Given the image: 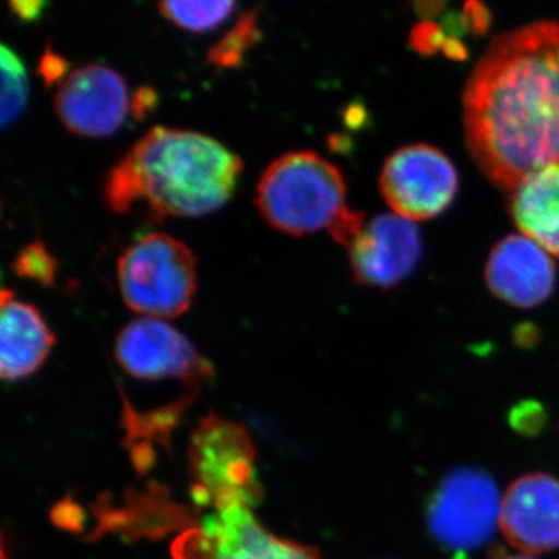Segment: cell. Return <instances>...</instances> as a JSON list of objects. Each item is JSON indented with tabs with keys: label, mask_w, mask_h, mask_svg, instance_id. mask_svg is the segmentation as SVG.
<instances>
[{
	"label": "cell",
	"mask_w": 559,
	"mask_h": 559,
	"mask_svg": "<svg viewBox=\"0 0 559 559\" xmlns=\"http://www.w3.org/2000/svg\"><path fill=\"white\" fill-rule=\"evenodd\" d=\"M463 121L471 156L500 189L559 164V22L489 44L466 84Z\"/></svg>",
	"instance_id": "cell-1"
},
{
	"label": "cell",
	"mask_w": 559,
	"mask_h": 559,
	"mask_svg": "<svg viewBox=\"0 0 559 559\" xmlns=\"http://www.w3.org/2000/svg\"><path fill=\"white\" fill-rule=\"evenodd\" d=\"M241 170L240 157L218 140L156 127L110 170L103 198L114 213H128L135 202H145L156 218H191L223 207Z\"/></svg>",
	"instance_id": "cell-2"
},
{
	"label": "cell",
	"mask_w": 559,
	"mask_h": 559,
	"mask_svg": "<svg viewBox=\"0 0 559 559\" xmlns=\"http://www.w3.org/2000/svg\"><path fill=\"white\" fill-rule=\"evenodd\" d=\"M344 176L312 151H293L272 162L257 186L255 204L270 226L304 237L330 227L345 205Z\"/></svg>",
	"instance_id": "cell-3"
},
{
	"label": "cell",
	"mask_w": 559,
	"mask_h": 559,
	"mask_svg": "<svg viewBox=\"0 0 559 559\" xmlns=\"http://www.w3.org/2000/svg\"><path fill=\"white\" fill-rule=\"evenodd\" d=\"M117 277L132 311L154 319L176 318L193 301L197 257L170 235L150 234L123 250Z\"/></svg>",
	"instance_id": "cell-4"
},
{
	"label": "cell",
	"mask_w": 559,
	"mask_h": 559,
	"mask_svg": "<svg viewBox=\"0 0 559 559\" xmlns=\"http://www.w3.org/2000/svg\"><path fill=\"white\" fill-rule=\"evenodd\" d=\"M500 502L496 481L484 471H451L430 499L428 527L437 543L454 554L479 549L499 525Z\"/></svg>",
	"instance_id": "cell-5"
},
{
	"label": "cell",
	"mask_w": 559,
	"mask_h": 559,
	"mask_svg": "<svg viewBox=\"0 0 559 559\" xmlns=\"http://www.w3.org/2000/svg\"><path fill=\"white\" fill-rule=\"evenodd\" d=\"M182 540L179 559H320L318 550L272 535L241 500L213 506Z\"/></svg>",
	"instance_id": "cell-6"
},
{
	"label": "cell",
	"mask_w": 559,
	"mask_h": 559,
	"mask_svg": "<svg viewBox=\"0 0 559 559\" xmlns=\"http://www.w3.org/2000/svg\"><path fill=\"white\" fill-rule=\"evenodd\" d=\"M380 189L396 215L411 221L430 219L454 201L459 189L457 170L433 146H406L385 162Z\"/></svg>",
	"instance_id": "cell-7"
},
{
	"label": "cell",
	"mask_w": 559,
	"mask_h": 559,
	"mask_svg": "<svg viewBox=\"0 0 559 559\" xmlns=\"http://www.w3.org/2000/svg\"><path fill=\"white\" fill-rule=\"evenodd\" d=\"M116 358L138 380L201 381L212 367L182 333L159 319L132 320L120 331Z\"/></svg>",
	"instance_id": "cell-8"
},
{
	"label": "cell",
	"mask_w": 559,
	"mask_h": 559,
	"mask_svg": "<svg viewBox=\"0 0 559 559\" xmlns=\"http://www.w3.org/2000/svg\"><path fill=\"white\" fill-rule=\"evenodd\" d=\"M53 103L66 130L86 138L112 134L131 110L123 76L103 64L73 70L58 87Z\"/></svg>",
	"instance_id": "cell-9"
},
{
	"label": "cell",
	"mask_w": 559,
	"mask_h": 559,
	"mask_svg": "<svg viewBox=\"0 0 559 559\" xmlns=\"http://www.w3.org/2000/svg\"><path fill=\"white\" fill-rule=\"evenodd\" d=\"M349 266L359 285H399L409 277L421 257V237L415 221L384 213L366 221L348 248Z\"/></svg>",
	"instance_id": "cell-10"
},
{
	"label": "cell",
	"mask_w": 559,
	"mask_h": 559,
	"mask_svg": "<svg viewBox=\"0 0 559 559\" xmlns=\"http://www.w3.org/2000/svg\"><path fill=\"white\" fill-rule=\"evenodd\" d=\"M499 528L524 555L559 547V479L525 474L510 485L500 502Z\"/></svg>",
	"instance_id": "cell-11"
},
{
	"label": "cell",
	"mask_w": 559,
	"mask_h": 559,
	"mask_svg": "<svg viewBox=\"0 0 559 559\" xmlns=\"http://www.w3.org/2000/svg\"><path fill=\"white\" fill-rule=\"evenodd\" d=\"M197 474L200 492H207L213 506L227 500L249 503L255 498L249 441L235 426L210 421L198 433Z\"/></svg>",
	"instance_id": "cell-12"
},
{
	"label": "cell",
	"mask_w": 559,
	"mask_h": 559,
	"mask_svg": "<svg viewBox=\"0 0 559 559\" xmlns=\"http://www.w3.org/2000/svg\"><path fill=\"white\" fill-rule=\"evenodd\" d=\"M485 282L498 299L516 308L538 307L555 286L554 261L525 235H511L489 253Z\"/></svg>",
	"instance_id": "cell-13"
},
{
	"label": "cell",
	"mask_w": 559,
	"mask_h": 559,
	"mask_svg": "<svg viewBox=\"0 0 559 559\" xmlns=\"http://www.w3.org/2000/svg\"><path fill=\"white\" fill-rule=\"evenodd\" d=\"M0 374L5 381L32 377L43 366L55 344L38 308L14 299L3 289L0 294Z\"/></svg>",
	"instance_id": "cell-14"
},
{
	"label": "cell",
	"mask_w": 559,
	"mask_h": 559,
	"mask_svg": "<svg viewBox=\"0 0 559 559\" xmlns=\"http://www.w3.org/2000/svg\"><path fill=\"white\" fill-rule=\"evenodd\" d=\"M510 213L525 237L559 259V164L522 180L511 191Z\"/></svg>",
	"instance_id": "cell-15"
},
{
	"label": "cell",
	"mask_w": 559,
	"mask_h": 559,
	"mask_svg": "<svg viewBox=\"0 0 559 559\" xmlns=\"http://www.w3.org/2000/svg\"><path fill=\"white\" fill-rule=\"evenodd\" d=\"M260 39L259 9L246 11L224 38L212 46L207 60L218 69L241 68L246 53Z\"/></svg>",
	"instance_id": "cell-16"
},
{
	"label": "cell",
	"mask_w": 559,
	"mask_h": 559,
	"mask_svg": "<svg viewBox=\"0 0 559 559\" xmlns=\"http://www.w3.org/2000/svg\"><path fill=\"white\" fill-rule=\"evenodd\" d=\"M235 9L231 0H202V2H190V0H165L159 3L160 13L168 20L175 22L179 27L191 32H205L218 27L221 22L230 16Z\"/></svg>",
	"instance_id": "cell-17"
},
{
	"label": "cell",
	"mask_w": 559,
	"mask_h": 559,
	"mask_svg": "<svg viewBox=\"0 0 559 559\" xmlns=\"http://www.w3.org/2000/svg\"><path fill=\"white\" fill-rule=\"evenodd\" d=\"M0 72H2L0 75V80H2L0 124L5 128L21 116L28 94L24 62L9 46L0 47Z\"/></svg>",
	"instance_id": "cell-18"
},
{
	"label": "cell",
	"mask_w": 559,
	"mask_h": 559,
	"mask_svg": "<svg viewBox=\"0 0 559 559\" xmlns=\"http://www.w3.org/2000/svg\"><path fill=\"white\" fill-rule=\"evenodd\" d=\"M17 277L31 278L43 286H51L57 275V259L40 241H33L17 253L13 263Z\"/></svg>",
	"instance_id": "cell-19"
},
{
	"label": "cell",
	"mask_w": 559,
	"mask_h": 559,
	"mask_svg": "<svg viewBox=\"0 0 559 559\" xmlns=\"http://www.w3.org/2000/svg\"><path fill=\"white\" fill-rule=\"evenodd\" d=\"M412 46L421 53H433V51L444 50L448 57L463 58L465 57V47L455 38H448L447 33L441 31L439 25L419 24L412 32Z\"/></svg>",
	"instance_id": "cell-20"
},
{
	"label": "cell",
	"mask_w": 559,
	"mask_h": 559,
	"mask_svg": "<svg viewBox=\"0 0 559 559\" xmlns=\"http://www.w3.org/2000/svg\"><path fill=\"white\" fill-rule=\"evenodd\" d=\"M364 224H366V219H364L362 213L358 210L345 207L341 215L333 221L329 230L334 240L341 242L345 248H349V245L356 240L359 231L362 230Z\"/></svg>",
	"instance_id": "cell-21"
},
{
	"label": "cell",
	"mask_w": 559,
	"mask_h": 559,
	"mask_svg": "<svg viewBox=\"0 0 559 559\" xmlns=\"http://www.w3.org/2000/svg\"><path fill=\"white\" fill-rule=\"evenodd\" d=\"M68 61L61 57V55L55 53V51L46 50L44 57L40 58L39 62V75L44 80L46 86L57 83L64 76L66 70H68Z\"/></svg>",
	"instance_id": "cell-22"
},
{
	"label": "cell",
	"mask_w": 559,
	"mask_h": 559,
	"mask_svg": "<svg viewBox=\"0 0 559 559\" xmlns=\"http://www.w3.org/2000/svg\"><path fill=\"white\" fill-rule=\"evenodd\" d=\"M157 103V94L154 90H151L148 86L140 87V90L134 92L131 100V112L135 119H143L146 112H150L151 109L156 106Z\"/></svg>",
	"instance_id": "cell-23"
},
{
	"label": "cell",
	"mask_w": 559,
	"mask_h": 559,
	"mask_svg": "<svg viewBox=\"0 0 559 559\" xmlns=\"http://www.w3.org/2000/svg\"><path fill=\"white\" fill-rule=\"evenodd\" d=\"M43 2H10V9L16 13L21 20L32 21L39 16Z\"/></svg>",
	"instance_id": "cell-24"
},
{
	"label": "cell",
	"mask_w": 559,
	"mask_h": 559,
	"mask_svg": "<svg viewBox=\"0 0 559 559\" xmlns=\"http://www.w3.org/2000/svg\"><path fill=\"white\" fill-rule=\"evenodd\" d=\"M498 559H536V558H533L532 555L521 554V555H510V557H502V558H498Z\"/></svg>",
	"instance_id": "cell-25"
}]
</instances>
